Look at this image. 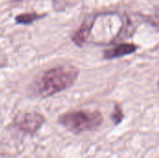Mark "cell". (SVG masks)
I'll list each match as a JSON object with an SVG mask.
<instances>
[{
	"label": "cell",
	"mask_w": 159,
	"mask_h": 158,
	"mask_svg": "<svg viewBox=\"0 0 159 158\" xmlns=\"http://www.w3.org/2000/svg\"><path fill=\"white\" fill-rule=\"evenodd\" d=\"M43 17L44 15L38 14L36 12H28V13H22V14L18 15L15 18V20H16V22L19 24H30Z\"/></svg>",
	"instance_id": "6"
},
{
	"label": "cell",
	"mask_w": 159,
	"mask_h": 158,
	"mask_svg": "<svg viewBox=\"0 0 159 158\" xmlns=\"http://www.w3.org/2000/svg\"><path fill=\"white\" fill-rule=\"evenodd\" d=\"M137 46L134 44H129V43H123L116 45V47L107 49L103 52V58L106 60H113V59H117L121 58L127 55L133 54L137 50Z\"/></svg>",
	"instance_id": "4"
},
{
	"label": "cell",
	"mask_w": 159,
	"mask_h": 158,
	"mask_svg": "<svg viewBox=\"0 0 159 158\" xmlns=\"http://www.w3.org/2000/svg\"><path fill=\"white\" fill-rule=\"evenodd\" d=\"M124 118V114H123V110L120 107L119 104H116L114 107V111L112 114V120L116 125H118Z\"/></svg>",
	"instance_id": "7"
},
{
	"label": "cell",
	"mask_w": 159,
	"mask_h": 158,
	"mask_svg": "<svg viewBox=\"0 0 159 158\" xmlns=\"http://www.w3.org/2000/svg\"><path fill=\"white\" fill-rule=\"evenodd\" d=\"M157 85H158V88H159V79H158V82H157Z\"/></svg>",
	"instance_id": "8"
},
{
	"label": "cell",
	"mask_w": 159,
	"mask_h": 158,
	"mask_svg": "<svg viewBox=\"0 0 159 158\" xmlns=\"http://www.w3.org/2000/svg\"><path fill=\"white\" fill-rule=\"evenodd\" d=\"M78 74V69L72 65H61L48 69L35 82L36 95L48 98L61 92L74 85Z\"/></svg>",
	"instance_id": "1"
},
{
	"label": "cell",
	"mask_w": 159,
	"mask_h": 158,
	"mask_svg": "<svg viewBox=\"0 0 159 158\" xmlns=\"http://www.w3.org/2000/svg\"><path fill=\"white\" fill-rule=\"evenodd\" d=\"M45 117L39 113H24L14 119V126L24 133L34 135L45 123Z\"/></svg>",
	"instance_id": "3"
},
{
	"label": "cell",
	"mask_w": 159,
	"mask_h": 158,
	"mask_svg": "<svg viewBox=\"0 0 159 158\" xmlns=\"http://www.w3.org/2000/svg\"><path fill=\"white\" fill-rule=\"evenodd\" d=\"M103 122V117L99 111L78 110L61 115L59 123L68 131L74 134L93 131Z\"/></svg>",
	"instance_id": "2"
},
{
	"label": "cell",
	"mask_w": 159,
	"mask_h": 158,
	"mask_svg": "<svg viewBox=\"0 0 159 158\" xmlns=\"http://www.w3.org/2000/svg\"><path fill=\"white\" fill-rule=\"evenodd\" d=\"M15 1H20V0H15Z\"/></svg>",
	"instance_id": "9"
},
{
	"label": "cell",
	"mask_w": 159,
	"mask_h": 158,
	"mask_svg": "<svg viewBox=\"0 0 159 158\" xmlns=\"http://www.w3.org/2000/svg\"><path fill=\"white\" fill-rule=\"evenodd\" d=\"M92 20L93 18L86 19L82 23V25L80 26V28L73 34L72 40L78 47L83 46V44L87 41V39L90 35L91 28H92Z\"/></svg>",
	"instance_id": "5"
}]
</instances>
